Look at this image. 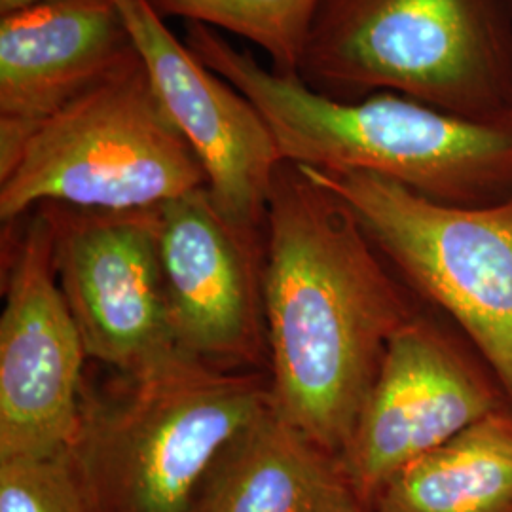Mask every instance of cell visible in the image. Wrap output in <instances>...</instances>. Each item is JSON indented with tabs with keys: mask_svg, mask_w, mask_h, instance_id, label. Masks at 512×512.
Here are the masks:
<instances>
[{
	"mask_svg": "<svg viewBox=\"0 0 512 512\" xmlns=\"http://www.w3.org/2000/svg\"><path fill=\"white\" fill-rule=\"evenodd\" d=\"M264 226L272 403L340 459L408 311L348 205L296 165H279Z\"/></svg>",
	"mask_w": 512,
	"mask_h": 512,
	"instance_id": "cell-1",
	"label": "cell"
},
{
	"mask_svg": "<svg viewBox=\"0 0 512 512\" xmlns=\"http://www.w3.org/2000/svg\"><path fill=\"white\" fill-rule=\"evenodd\" d=\"M186 46L262 112L283 162L361 171L435 202L482 207L512 196V124H478L397 93L336 101L275 73L202 23Z\"/></svg>",
	"mask_w": 512,
	"mask_h": 512,
	"instance_id": "cell-2",
	"label": "cell"
},
{
	"mask_svg": "<svg viewBox=\"0 0 512 512\" xmlns=\"http://www.w3.org/2000/svg\"><path fill=\"white\" fill-rule=\"evenodd\" d=\"M270 403L258 376L175 353L82 391L67 452L95 512H192L222 452Z\"/></svg>",
	"mask_w": 512,
	"mask_h": 512,
	"instance_id": "cell-3",
	"label": "cell"
},
{
	"mask_svg": "<svg viewBox=\"0 0 512 512\" xmlns=\"http://www.w3.org/2000/svg\"><path fill=\"white\" fill-rule=\"evenodd\" d=\"M298 76L336 101L397 93L512 124V0H321Z\"/></svg>",
	"mask_w": 512,
	"mask_h": 512,
	"instance_id": "cell-4",
	"label": "cell"
},
{
	"mask_svg": "<svg viewBox=\"0 0 512 512\" xmlns=\"http://www.w3.org/2000/svg\"><path fill=\"white\" fill-rule=\"evenodd\" d=\"M203 186L202 165L135 54L33 133L0 179V219L14 224L44 203L158 209Z\"/></svg>",
	"mask_w": 512,
	"mask_h": 512,
	"instance_id": "cell-5",
	"label": "cell"
},
{
	"mask_svg": "<svg viewBox=\"0 0 512 512\" xmlns=\"http://www.w3.org/2000/svg\"><path fill=\"white\" fill-rule=\"evenodd\" d=\"M296 167L346 203L370 241L458 321L512 399V196L463 207L372 173Z\"/></svg>",
	"mask_w": 512,
	"mask_h": 512,
	"instance_id": "cell-6",
	"label": "cell"
},
{
	"mask_svg": "<svg viewBox=\"0 0 512 512\" xmlns=\"http://www.w3.org/2000/svg\"><path fill=\"white\" fill-rule=\"evenodd\" d=\"M38 207L50 219L55 277L86 357L133 374L181 353L165 302L158 209Z\"/></svg>",
	"mask_w": 512,
	"mask_h": 512,
	"instance_id": "cell-7",
	"label": "cell"
},
{
	"mask_svg": "<svg viewBox=\"0 0 512 512\" xmlns=\"http://www.w3.org/2000/svg\"><path fill=\"white\" fill-rule=\"evenodd\" d=\"M86 349L54 270L46 211L29 213L0 317V459L67 452L82 403Z\"/></svg>",
	"mask_w": 512,
	"mask_h": 512,
	"instance_id": "cell-8",
	"label": "cell"
},
{
	"mask_svg": "<svg viewBox=\"0 0 512 512\" xmlns=\"http://www.w3.org/2000/svg\"><path fill=\"white\" fill-rule=\"evenodd\" d=\"M116 2L165 112L202 165L211 200L224 219L256 234L283 164L266 118L169 31L150 0Z\"/></svg>",
	"mask_w": 512,
	"mask_h": 512,
	"instance_id": "cell-9",
	"label": "cell"
},
{
	"mask_svg": "<svg viewBox=\"0 0 512 512\" xmlns=\"http://www.w3.org/2000/svg\"><path fill=\"white\" fill-rule=\"evenodd\" d=\"M494 406L488 387L444 340L420 323H406L387 346L340 458L355 499H376L404 467L495 412Z\"/></svg>",
	"mask_w": 512,
	"mask_h": 512,
	"instance_id": "cell-10",
	"label": "cell"
},
{
	"mask_svg": "<svg viewBox=\"0 0 512 512\" xmlns=\"http://www.w3.org/2000/svg\"><path fill=\"white\" fill-rule=\"evenodd\" d=\"M158 217L175 346L211 365L253 363L266 334L255 234L224 219L207 186L164 203Z\"/></svg>",
	"mask_w": 512,
	"mask_h": 512,
	"instance_id": "cell-11",
	"label": "cell"
},
{
	"mask_svg": "<svg viewBox=\"0 0 512 512\" xmlns=\"http://www.w3.org/2000/svg\"><path fill=\"white\" fill-rule=\"evenodd\" d=\"M135 54L116 0H44L0 16V179L46 120Z\"/></svg>",
	"mask_w": 512,
	"mask_h": 512,
	"instance_id": "cell-12",
	"label": "cell"
},
{
	"mask_svg": "<svg viewBox=\"0 0 512 512\" xmlns=\"http://www.w3.org/2000/svg\"><path fill=\"white\" fill-rule=\"evenodd\" d=\"M353 501L340 459L270 403L222 452L192 512H336Z\"/></svg>",
	"mask_w": 512,
	"mask_h": 512,
	"instance_id": "cell-13",
	"label": "cell"
},
{
	"mask_svg": "<svg viewBox=\"0 0 512 512\" xmlns=\"http://www.w3.org/2000/svg\"><path fill=\"white\" fill-rule=\"evenodd\" d=\"M380 512H512V418L492 412L393 476Z\"/></svg>",
	"mask_w": 512,
	"mask_h": 512,
	"instance_id": "cell-14",
	"label": "cell"
},
{
	"mask_svg": "<svg viewBox=\"0 0 512 512\" xmlns=\"http://www.w3.org/2000/svg\"><path fill=\"white\" fill-rule=\"evenodd\" d=\"M321 0H150L160 16L219 27L247 38L272 59L275 73L298 74Z\"/></svg>",
	"mask_w": 512,
	"mask_h": 512,
	"instance_id": "cell-15",
	"label": "cell"
},
{
	"mask_svg": "<svg viewBox=\"0 0 512 512\" xmlns=\"http://www.w3.org/2000/svg\"><path fill=\"white\" fill-rule=\"evenodd\" d=\"M0 512H95L69 452L0 459Z\"/></svg>",
	"mask_w": 512,
	"mask_h": 512,
	"instance_id": "cell-16",
	"label": "cell"
},
{
	"mask_svg": "<svg viewBox=\"0 0 512 512\" xmlns=\"http://www.w3.org/2000/svg\"><path fill=\"white\" fill-rule=\"evenodd\" d=\"M37 2H44V0H0V16L16 12L21 8H27V6L37 4Z\"/></svg>",
	"mask_w": 512,
	"mask_h": 512,
	"instance_id": "cell-17",
	"label": "cell"
},
{
	"mask_svg": "<svg viewBox=\"0 0 512 512\" xmlns=\"http://www.w3.org/2000/svg\"><path fill=\"white\" fill-rule=\"evenodd\" d=\"M336 512H368L359 505V501H353V503H349V505H346V507H342L340 511Z\"/></svg>",
	"mask_w": 512,
	"mask_h": 512,
	"instance_id": "cell-18",
	"label": "cell"
}]
</instances>
